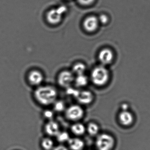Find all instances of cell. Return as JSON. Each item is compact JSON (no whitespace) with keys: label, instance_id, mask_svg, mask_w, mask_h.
Wrapping results in <instances>:
<instances>
[{"label":"cell","instance_id":"4fadbf2b","mask_svg":"<svg viewBox=\"0 0 150 150\" xmlns=\"http://www.w3.org/2000/svg\"><path fill=\"white\" fill-rule=\"evenodd\" d=\"M67 143L71 150H82L85 146L84 141L78 137L70 138Z\"/></svg>","mask_w":150,"mask_h":150},{"label":"cell","instance_id":"9c48e42d","mask_svg":"<svg viewBox=\"0 0 150 150\" xmlns=\"http://www.w3.org/2000/svg\"><path fill=\"white\" fill-rule=\"evenodd\" d=\"M114 53L110 49L106 48L101 50L98 56L99 60L102 65L109 64L114 59Z\"/></svg>","mask_w":150,"mask_h":150},{"label":"cell","instance_id":"7c38bea8","mask_svg":"<svg viewBox=\"0 0 150 150\" xmlns=\"http://www.w3.org/2000/svg\"><path fill=\"white\" fill-rule=\"evenodd\" d=\"M120 122L125 126L130 125L133 121V116L131 112L127 110H123L119 115Z\"/></svg>","mask_w":150,"mask_h":150},{"label":"cell","instance_id":"ac0fdd59","mask_svg":"<svg viewBox=\"0 0 150 150\" xmlns=\"http://www.w3.org/2000/svg\"><path fill=\"white\" fill-rule=\"evenodd\" d=\"M42 146L45 150H52L54 147V142L50 138H45L42 141Z\"/></svg>","mask_w":150,"mask_h":150},{"label":"cell","instance_id":"9a60e30c","mask_svg":"<svg viewBox=\"0 0 150 150\" xmlns=\"http://www.w3.org/2000/svg\"><path fill=\"white\" fill-rule=\"evenodd\" d=\"M88 82V77L85 74L77 75L74 78L75 86L78 88H82L87 85Z\"/></svg>","mask_w":150,"mask_h":150},{"label":"cell","instance_id":"5bb4252c","mask_svg":"<svg viewBox=\"0 0 150 150\" xmlns=\"http://www.w3.org/2000/svg\"><path fill=\"white\" fill-rule=\"evenodd\" d=\"M71 131L77 136H82L86 131L85 125L81 123L76 122L72 125L71 128Z\"/></svg>","mask_w":150,"mask_h":150},{"label":"cell","instance_id":"cb8c5ba5","mask_svg":"<svg viewBox=\"0 0 150 150\" xmlns=\"http://www.w3.org/2000/svg\"><path fill=\"white\" fill-rule=\"evenodd\" d=\"M99 23L102 24H105L108 23L109 21L108 17L106 15L102 14L98 18Z\"/></svg>","mask_w":150,"mask_h":150},{"label":"cell","instance_id":"d6986e66","mask_svg":"<svg viewBox=\"0 0 150 150\" xmlns=\"http://www.w3.org/2000/svg\"><path fill=\"white\" fill-rule=\"evenodd\" d=\"M57 139L59 142L64 143L65 142H68L71 138L69 136V133L66 131H60L56 136Z\"/></svg>","mask_w":150,"mask_h":150},{"label":"cell","instance_id":"ba28073f","mask_svg":"<svg viewBox=\"0 0 150 150\" xmlns=\"http://www.w3.org/2000/svg\"><path fill=\"white\" fill-rule=\"evenodd\" d=\"M44 79L43 74L38 70H33L29 73L28 80L30 85L39 86L42 83Z\"/></svg>","mask_w":150,"mask_h":150},{"label":"cell","instance_id":"5b68a950","mask_svg":"<svg viewBox=\"0 0 150 150\" xmlns=\"http://www.w3.org/2000/svg\"><path fill=\"white\" fill-rule=\"evenodd\" d=\"M67 11V9L66 8L63 6L50 10L46 15L48 22L53 25H56L59 23L62 20L63 14Z\"/></svg>","mask_w":150,"mask_h":150},{"label":"cell","instance_id":"ffe728a7","mask_svg":"<svg viewBox=\"0 0 150 150\" xmlns=\"http://www.w3.org/2000/svg\"><path fill=\"white\" fill-rule=\"evenodd\" d=\"M53 108L55 111L58 112H61L65 110V103L62 100H57L54 103Z\"/></svg>","mask_w":150,"mask_h":150},{"label":"cell","instance_id":"6da1fadb","mask_svg":"<svg viewBox=\"0 0 150 150\" xmlns=\"http://www.w3.org/2000/svg\"><path fill=\"white\" fill-rule=\"evenodd\" d=\"M34 96L38 102L41 105L49 106L57 100L58 92L55 88L51 86H41L35 90Z\"/></svg>","mask_w":150,"mask_h":150},{"label":"cell","instance_id":"3957f363","mask_svg":"<svg viewBox=\"0 0 150 150\" xmlns=\"http://www.w3.org/2000/svg\"><path fill=\"white\" fill-rule=\"evenodd\" d=\"M115 144V140L112 136L106 133L97 137L96 145L98 150H111Z\"/></svg>","mask_w":150,"mask_h":150},{"label":"cell","instance_id":"2e32d148","mask_svg":"<svg viewBox=\"0 0 150 150\" xmlns=\"http://www.w3.org/2000/svg\"><path fill=\"white\" fill-rule=\"evenodd\" d=\"M86 67L84 64L82 63H77L74 65L71 71L73 73L77 75L85 74Z\"/></svg>","mask_w":150,"mask_h":150},{"label":"cell","instance_id":"7402d4cb","mask_svg":"<svg viewBox=\"0 0 150 150\" xmlns=\"http://www.w3.org/2000/svg\"><path fill=\"white\" fill-rule=\"evenodd\" d=\"M43 116L45 118L49 121L52 120L54 117V113L52 110H46L44 111Z\"/></svg>","mask_w":150,"mask_h":150},{"label":"cell","instance_id":"277c9868","mask_svg":"<svg viewBox=\"0 0 150 150\" xmlns=\"http://www.w3.org/2000/svg\"><path fill=\"white\" fill-rule=\"evenodd\" d=\"M65 113L67 119L73 122H77L84 116V110L80 105L74 104L67 108Z\"/></svg>","mask_w":150,"mask_h":150},{"label":"cell","instance_id":"484cf974","mask_svg":"<svg viewBox=\"0 0 150 150\" xmlns=\"http://www.w3.org/2000/svg\"><path fill=\"white\" fill-rule=\"evenodd\" d=\"M122 108L123 109V110H127L128 108V104H126V103H124L122 105Z\"/></svg>","mask_w":150,"mask_h":150},{"label":"cell","instance_id":"30bf717a","mask_svg":"<svg viewBox=\"0 0 150 150\" xmlns=\"http://www.w3.org/2000/svg\"><path fill=\"white\" fill-rule=\"evenodd\" d=\"M76 99L78 102L82 105H88L93 100V95L91 92L87 90H80Z\"/></svg>","mask_w":150,"mask_h":150},{"label":"cell","instance_id":"52a82bcc","mask_svg":"<svg viewBox=\"0 0 150 150\" xmlns=\"http://www.w3.org/2000/svg\"><path fill=\"white\" fill-rule=\"evenodd\" d=\"M98 18L93 16L86 18L83 22V27L88 32H93L95 31L99 27Z\"/></svg>","mask_w":150,"mask_h":150},{"label":"cell","instance_id":"7a4b0ae2","mask_svg":"<svg viewBox=\"0 0 150 150\" xmlns=\"http://www.w3.org/2000/svg\"><path fill=\"white\" fill-rule=\"evenodd\" d=\"M109 78L108 71L102 65L95 67L91 72V80L96 86H102L105 85L108 81Z\"/></svg>","mask_w":150,"mask_h":150},{"label":"cell","instance_id":"e0dca14e","mask_svg":"<svg viewBox=\"0 0 150 150\" xmlns=\"http://www.w3.org/2000/svg\"><path fill=\"white\" fill-rule=\"evenodd\" d=\"M86 130L90 136H96L99 132V126L95 123H90L87 127Z\"/></svg>","mask_w":150,"mask_h":150},{"label":"cell","instance_id":"603a6c76","mask_svg":"<svg viewBox=\"0 0 150 150\" xmlns=\"http://www.w3.org/2000/svg\"><path fill=\"white\" fill-rule=\"evenodd\" d=\"M79 3L83 6H89L93 4L95 0H77Z\"/></svg>","mask_w":150,"mask_h":150},{"label":"cell","instance_id":"8fae6325","mask_svg":"<svg viewBox=\"0 0 150 150\" xmlns=\"http://www.w3.org/2000/svg\"><path fill=\"white\" fill-rule=\"evenodd\" d=\"M45 131L50 137H56L60 131L59 124L53 120L49 121L45 124Z\"/></svg>","mask_w":150,"mask_h":150},{"label":"cell","instance_id":"d4e9b609","mask_svg":"<svg viewBox=\"0 0 150 150\" xmlns=\"http://www.w3.org/2000/svg\"><path fill=\"white\" fill-rule=\"evenodd\" d=\"M52 150H68V149L66 146L60 145L54 147Z\"/></svg>","mask_w":150,"mask_h":150},{"label":"cell","instance_id":"44dd1931","mask_svg":"<svg viewBox=\"0 0 150 150\" xmlns=\"http://www.w3.org/2000/svg\"><path fill=\"white\" fill-rule=\"evenodd\" d=\"M67 93L69 96H73L74 98H76L80 90L76 89V88H72L71 86L66 88Z\"/></svg>","mask_w":150,"mask_h":150},{"label":"cell","instance_id":"8992f818","mask_svg":"<svg viewBox=\"0 0 150 150\" xmlns=\"http://www.w3.org/2000/svg\"><path fill=\"white\" fill-rule=\"evenodd\" d=\"M74 74L71 71H62L58 76V84L61 87L68 88L71 86L73 83L74 82Z\"/></svg>","mask_w":150,"mask_h":150}]
</instances>
